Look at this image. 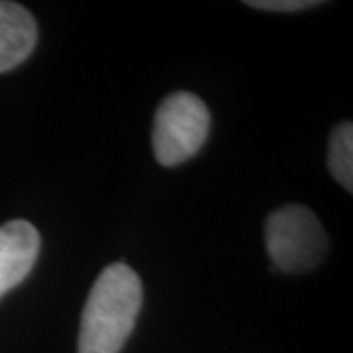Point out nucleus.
I'll return each instance as SVG.
<instances>
[{"instance_id": "f257e3e1", "label": "nucleus", "mask_w": 353, "mask_h": 353, "mask_svg": "<svg viewBox=\"0 0 353 353\" xmlns=\"http://www.w3.org/2000/svg\"><path fill=\"white\" fill-rule=\"evenodd\" d=\"M143 303L141 281L126 263L102 271L81 316L79 353H120L136 326Z\"/></svg>"}, {"instance_id": "f03ea898", "label": "nucleus", "mask_w": 353, "mask_h": 353, "mask_svg": "<svg viewBox=\"0 0 353 353\" xmlns=\"http://www.w3.org/2000/svg\"><path fill=\"white\" fill-rule=\"evenodd\" d=\"M265 248L277 269L285 273H303L324 259L328 236L310 208L289 204L267 218Z\"/></svg>"}, {"instance_id": "7ed1b4c3", "label": "nucleus", "mask_w": 353, "mask_h": 353, "mask_svg": "<svg viewBox=\"0 0 353 353\" xmlns=\"http://www.w3.org/2000/svg\"><path fill=\"white\" fill-rule=\"evenodd\" d=\"M210 130V112L192 92L179 90L165 99L153 118V155L163 167L185 163L201 152Z\"/></svg>"}, {"instance_id": "20e7f679", "label": "nucleus", "mask_w": 353, "mask_h": 353, "mask_svg": "<svg viewBox=\"0 0 353 353\" xmlns=\"http://www.w3.org/2000/svg\"><path fill=\"white\" fill-rule=\"evenodd\" d=\"M39 250V232L30 222L12 220L0 226V299L32 273Z\"/></svg>"}, {"instance_id": "39448f33", "label": "nucleus", "mask_w": 353, "mask_h": 353, "mask_svg": "<svg viewBox=\"0 0 353 353\" xmlns=\"http://www.w3.org/2000/svg\"><path fill=\"white\" fill-rule=\"evenodd\" d=\"M38 43V24L22 4L0 0V73L32 55Z\"/></svg>"}, {"instance_id": "423d86ee", "label": "nucleus", "mask_w": 353, "mask_h": 353, "mask_svg": "<svg viewBox=\"0 0 353 353\" xmlns=\"http://www.w3.org/2000/svg\"><path fill=\"white\" fill-rule=\"evenodd\" d=\"M328 167L332 175L345 190H353V124L341 122L332 132L328 150Z\"/></svg>"}, {"instance_id": "0eeeda50", "label": "nucleus", "mask_w": 353, "mask_h": 353, "mask_svg": "<svg viewBox=\"0 0 353 353\" xmlns=\"http://www.w3.org/2000/svg\"><path fill=\"white\" fill-rule=\"evenodd\" d=\"M248 6L257 10H269V12H299L318 6L316 0H248Z\"/></svg>"}]
</instances>
